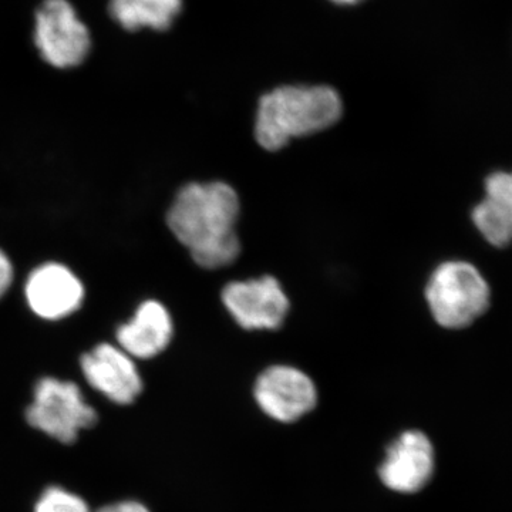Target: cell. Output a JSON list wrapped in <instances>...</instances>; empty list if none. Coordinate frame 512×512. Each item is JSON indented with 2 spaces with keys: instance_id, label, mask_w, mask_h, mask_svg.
<instances>
[{
  "instance_id": "cell-1",
  "label": "cell",
  "mask_w": 512,
  "mask_h": 512,
  "mask_svg": "<svg viewBox=\"0 0 512 512\" xmlns=\"http://www.w3.org/2000/svg\"><path fill=\"white\" fill-rule=\"evenodd\" d=\"M239 198L231 185L191 183L178 191L167 214L174 237L190 251L195 264L220 269L241 254L237 234Z\"/></svg>"
},
{
  "instance_id": "cell-2",
  "label": "cell",
  "mask_w": 512,
  "mask_h": 512,
  "mask_svg": "<svg viewBox=\"0 0 512 512\" xmlns=\"http://www.w3.org/2000/svg\"><path fill=\"white\" fill-rule=\"evenodd\" d=\"M343 104L328 86H284L265 94L256 113L255 138L268 151L292 138L311 136L338 123Z\"/></svg>"
},
{
  "instance_id": "cell-3",
  "label": "cell",
  "mask_w": 512,
  "mask_h": 512,
  "mask_svg": "<svg viewBox=\"0 0 512 512\" xmlns=\"http://www.w3.org/2000/svg\"><path fill=\"white\" fill-rule=\"evenodd\" d=\"M490 285L476 266L463 261L441 264L431 275L426 301L433 318L447 329H463L490 306Z\"/></svg>"
},
{
  "instance_id": "cell-4",
  "label": "cell",
  "mask_w": 512,
  "mask_h": 512,
  "mask_svg": "<svg viewBox=\"0 0 512 512\" xmlns=\"http://www.w3.org/2000/svg\"><path fill=\"white\" fill-rule=\"evenodd\" d=\"M25 417L33 429L69 446L99 421L79 384L52 376L37 380Z\"/></svg>"
},
{
  "instance_id": "cell-5",
  "label": "cell",
  "mask_w": 512,
  "mask_h": 512,
  "mask_svg": "<svg viewBox=\"0 0 512 512\" xmlns=\"http://www.w3.org/2000/svg\"><path fill=\"white\" fill-rule=\"evenodd\" d=\"M35 45L56 69L80 66L92 49V37L69 0H45L36 12Z\"/></svg>"
},
{
  "instance_id": "cell-6",
  "label": "cell",
  "mask_w": 512,
  "mask_h": 512,
  "mask_svg": "<svg viewBox=\"0 0 512 512\" xmlns=\"http://www.w3.org/2000/svg\"><path fill=\"white\" fill-rule=\"evenodd\" d=\"M254 400L268 419L293 424L316 409L319 392L312 377L298 367L274 365L256 377Z\"/></svg>"
},
{
  "instance_id": "cell-7",
  "label": "cell",
  "mask_w": 512,
  "mask_h": 512,
  "mask_svg": "<svg viewBox=\"0 0 512 512\" xmlns=\"http://www.w3.org/2000/svg\"><path fill=\"white\" fill-rule=\"evenodd\" d=\"M436 470V450L424 431L404 430L390 441L377 477L394 494L413 495L427 487Z\"/></svg>"
},
{
  "instance_id": "cell-8",
  "label": "cell",
  "mask_w": 512,
  "mask_h": 512,
  "mask_svg": "<svg viewBox=\"0 0 512 512\" xmlns=\"http://www.w3.org/2000/svg\"><path fill=\"white\" fill-rule=\"evenodd\" d=\"M222 302L232 318L247 330H275L289 311L288 296L274 276L231 282L222 291Z\"/></svg>"
},
{
  "instance_id": "cell-9",
  "label": "cell",
  "mask_w": 512,
  "mask_h": 512,
  "mask_svg": "<svg viewBox=\"0 0 512 512\" xmlns=\"http://www.w3.org/2000/svg\"><path fill=\"white\" fill-rule=\"evenodd\" d=\"M84 379L101 396L119 406L136 402L143 393L140 370L128 353L119 345L100 343L80 359Z\"/></svg>"
},
{
  "instance_id": "cell-10",
  "label": "cell",
  "mask_w": 512,
  "mask_h": 512,
  "mask_svg": "<svg viewBox=\"0 0 512 512\" xmlns=\"http://www.w3.org/2000/svg\"><path fill=\"white\" fill-rule=\"evenodd\" d=\"M84 286L69 266L47 262L37 266L25 285L26 302L39 318L60 320L79 311L84 301Z\"/></svg>"
},
{
  "instance_id": "cell-11",
  "label": "cell",
  "mask_w": 512,
  "mask_h": 512,
  "mask_svg": "<svg viewBox=\"0 0 512 512\" xmlns=\"http://www.w3.org/2000/svg\"><path fill=\"white\" fill-rule=\"evenodd\" d=\"M173 335V319L167 308L158 301H146L138 306L130 322L119 326L116 339L133 359L150 360L170 346Z\"/></svg>"
},
{
  "instance_id": "cell-12",
  "label": "cell",
  "mask_w": 512,
  "mask_h": 512,
  "mask_svg": "<svg viewBox=\"0 0 512 512\" xmlns=\"http://www.w3.org/2000/svg\"><path fill=\"white\" fill-rule=\"evenodd\" d=\"M473 221L487 242L504 248L512 242V173L498 171L485 181V197L473 210Z\"/></svg>"
},
{
  "instance_id": "cell-13",
  "label": "cell",
  "mask_w": 512,
  "mask_h": 512,
  "mask_svg": "<svg viewBox=\"0 0 512 512\" xmlns=\"http://www.w3.org/2000/svg\"><path fill=\"white\" fill-rule=\"evenodd\" d=\"M183 9V0H110L114 22L128 32L143 28L168 30Z\"/></svg>"
},
{
  "instance_id": "cell-14",
  "label": "cell",
  "mask_w": 512,
  "mask_h": 512,
  "mask_svg": "<svg viewBox=\"0 0 512 512\" xmlns=\"http://www.w3.org/2000/svg\"><path fill=\"white\" fill-rule=\"evenodd\" d=\"M33 512H92V510L79 494L60 485H50L37 498Z\"/></svg>"
},
{
  "instance_id": "cell-15",
  "label": "cell",
  "mask_w": 512,
  "mask_h": 512,
  "mask_svg": "<svg viewBox=\"0 0 512 512\" xmlns=\"http://www.w3.org/2000/svg\"><path fill=\"white\" fill-rule=\"evenodd\" d=\"M13 276H15V271H13L12 261H10L9 256L0 249V299L6 295V292H8L10 286H12Z\"/></svg>"
},
{
  "instance_id": "cell-16",
  "label": "cell",
  "mask_w": 512,
  "mask_h": 512,
  "mask_svg": "<svg viewBox=\"0 0 512 512\" xmlns=\"http://www.w3.org/2000/svg\"><path fill=\"white\" fill-rule=\"evenodd\" d=\"M96 512H151L146 504L137 500H121L99 508Z\"/></svg>"
},
{
  "instance_id": "cell-17",
  "label": "cell",
  "mask_w": 512,
  "mask_h": 512,
  "mask_svg": "<svg viewBox=\"0 0 512 512\" xmlns=\"http://www.w3.org/2000/svg\"><path fill=\"white\" fill-rule=\"evenodd\" d=\"M332 2L338 3V5H355V3H359L360 0H332Z\"/></svg>"
}]
</instances>
